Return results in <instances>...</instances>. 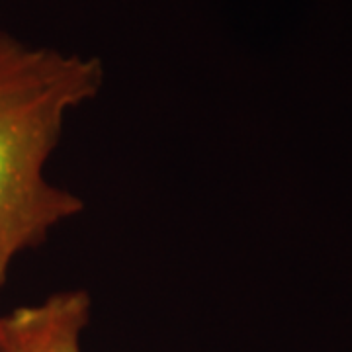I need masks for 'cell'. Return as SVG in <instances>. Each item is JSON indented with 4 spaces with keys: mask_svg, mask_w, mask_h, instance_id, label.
Returning a JSON list of instances; mask_svg holds the SVG:
<instances>
[{
    "mask_svg": "<svg viewBox=\"0 0 352 352\" xmlns=\"http://www.w3.org/2000/svg\"><path fill=\"white\" fill-rule=\"evenodd\" d=\"M98 57L30 45L0 32V263L12 264L85 210L47 180L69 113L100 94Z\"/></svg>",
    "mask_w": 352,
    "mask_h": 352,
    "instance_id": "6da1fadb",
    "label": "cell"
},
{
    "mask_svg": "<svg viewBox=\"0 0 352 352\" xmlns=\"http://www.w3.org/2000/svg\"><path fill=\"white\" fill-rule=\"evenodd\" d=\"M87 289H63L0 315V352H82L90 321Z\"/></svg>",
    "mask_w": 352,
    "mask_h": 352,
    "instance_id": "7a4b0ae2",
    "label": "cell"
},
{
    "mask_svg": "<svg viewBox=\"0 0 352 352\" xmlns=\"http://www.w3.org/2000/svg\"><path fill=\"white\" fill-rule=\"evenodd\" d=\"M8 268H10V264L0 263V288H2V284H4V280H6V274H8Z\"/></svg>",
    "mask_w": 352,
    "mask_h": 352,
    "instance_id": "3957f363",
    "label": "cell"
}]
</instances>
